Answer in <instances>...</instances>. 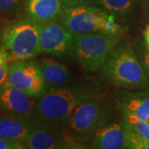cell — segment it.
Listing matches in <instances>:
<instances>
[{
    "instance_id": "obj_9",
    "label": "cell",
    "mask_w": 149,
    "mask_h": 149,
    "mask_svg": "<svg viewBox=\"0 0 149 149\" xmlns=\"http://www.w3.org/2000/svg\"><path fill=\"white\" fill-rule=\"evenodd\" d=\"M40 27L41 52L63 58L73 51L74 36L62 23L53 20L40 23Z\"/></svg>"
},
{
    "instance_id": "obj_23",
    "label": "cell",
    "mask_w": 149,
    "mask_h": 149,
    "mask_svg": "<svg viewBox=\"0 0 149 149\" xmlns=\"http://www.w3.org/2000/svg\"><path fill=\"white\" fill-rule=\"evenodd\" d=\"M9 84V65H0V88Z\"/></svg>"
},
{
    "instance_id": "obj_28",
    "label": "cell",
    "mask_w": 149,
    "mask_h": 149,
    "mask_svg": "<svg viewBox=\"0 0 149 149\" xmlns=\"http://www.w3.org/2000/svg\"><path fill=\"white\" fill-rule=\"evenodd\" d=\"M147 44H148V49H149V42H148Z\"/></svg>"
},
{
    "instance_id": "obj_1",
    "label": "cell",
    "mask_w": 149,
    "mask_h": 149,
    "mask_svg": "<svg viewBox=\"0 0 149 149\" xmlns=\"http://www.w3.org/2000/svg\"><path fill=\"white\" fill-rule=\"evenodd\" d=\"M94 95L90 90L83 87L52 88L37 97V114L46 122L66 125L76 108Z\"/></svg>"
},
{
    "instance_id": "obj_11",
    "label": "cell",
    "mask_w": 149,
    "mask_h": 149,
    "mask_svg": "<svg viewBox=\"0 0 149 149\" xmlns=\"http://www.w3.org/2000/svg\"><path fill=\"white\" fill-rule=\"evenodd\" d=\"M35 97L10 84L0 88V112L17 117L34 118L37 113Z\"/></svg>"
},
{
    "instance_id": "obj_7",
    "label": "cell",
    "mask_w": 149,
    "mask_h": 149,
    "mask_svg": "<svg viewBox=\"0 0 149 149\" xmlns=\"http://www.w3.org/2000/svg\"><path fill=\"white\" fill-rule=\"evenodd\" d=\"M9 84L35 98L48 91L47 82L38 63L27 60L14 61L11 63Z\"/></svg>"
},
{
    "instance_id": "obj_22",
    "label": "cell",
    "mask_w": 149,
    "mask_h": 149,
    "mask_svg": "<svg viewBox=\"0 0 149 149\" xmlns=\"http://www.w3.org/2000/svg\"><path fill=\"white\" fill-rule=\"evenodd\" d=\"M23 0H0V10L8 12L16 9Z\"/></svg>"
},
{
    "instance_id": "obj_27",
    "label": "cell",
    "mask_w": 149,
    "mask_h": 149,
    "mask_svg": "<svg viewBox=\"0 0 149 149\" xmlns=\"http://www.w3.org/2000/svg\"><path fill=\"white\" fill-rule=\"evenodd\" d=\"M144 121H145L146 123H148L149 124V116H148V118H147L146 120H144Z\"/></svg>"
},
{
    "instance_id": "obj_15",
    "label": "cell",
    "mask_w": 149,
    "mask_h": 149,
    "mask_svg": "<svg viewBox=\"0 0 149 149\" xmlns=\"http://www.w3.org/2000/svg\"><path fill=\"white\" fill-rule=\"evenodd\" d=\"M37 63L49 85L60 87L69 81L70 71L65 65L52 58L41 59Z\"/></svg>"
},
{
    "instance_id": "obj_6",
    "label": "cell",
    "mask_w": 149,
    "mask_h": 149,
    "mask_svg": "<svg viewBox=\"0 0 149 149\" xmlns=\"http://www.w3.org/2000/svg\"><path fill=\"white\" fill-rule=\"evenodd\" d=\"M109 13L101 8L82 5L65 8L61 13V23L74 36L101 32Z\"/></svg>"
},
{
    "instance_id": "obj_18",
    "label": "cell",
    "mask_w": 149,
    "mask_h": 149,
    "mask_svg": "<svg viewBox=\"0 0 149 149\" xmlns=\"http://www.w3.org/2000/svg\"><path fill=\"white\" fill-rule=\"evenodd\" d=\"M128 149H149V140L143 139L128 127Z\"/></svg>"
},
{
    "instance_id": "obj_20",
    "label": "cell",
    "mask_w": 149,
    "mask_h": 149,
    "mask_svg": "<svg viewBox=\"0 0 149 149\" xmlns=\"http://www.w3.org/2000/svg\"><path fill=\"white\" fill-rule=\"evenodd\" d=\"M27 148L23 142L19 140L6 139L0 136V149H23Z\"/></svg>"
},
{
    "instance_id": "obj_8",
    "label": "cell",
    "mask_w": 149,
    "mask_h": 149,
    "mask_svg": "<svg viewBox=\"0 0 149 149\" xmlns=\"http://www.w3.org/2000/svg\"><path fill=\"white\" fill-rule=\"evenodd\" d=\"M55 124L37 120L34 128L22 142L30 149L83 148L80 143L69 139Z\"/></svg>"
},
{
    "instance_id": "obj_10",
    "label": "cell",
    "mask_w": 149,
    "mask_h": 149,
    "mask_svg": "<svg viewBox=\"0 0 149 149\" xmlns=\"http://www.w3.org/2000/svg\"><path fill=\"white\" fill-rule=\"evenodd\" d=\"M85 140L91 148H128V127L124 120L108 122L95 130Z\"/></svg>"
},
{
    "instance_id": "obj_26",
    "label": "cell",
    "mask_w": 149,
    "mask_h": 149,
    "mask_svg": "<svg viewBox=\"0 0 149 149\" xmlns=\"http://www.w3.org/2000/svg\"><path fill=\"white\" fill-rule=\"evenodd\" d=\"M144 37H145V40L147 43L149 42V24L147 26L145 31H144Z\"/></svg>"
},
{
    "instance_id": "obj_16",
    "label": "cell",
    "mask_w": 149,
    "mask_h": 149,
    "mask_svg": "<svg viewBox=\"0 0 149 149\" xmlns=\"http://www.w3.org/2000/svg\"><path fill=\"white\" fill-rule=\"evenodd\" d=\"M94 3L115 17H127L134 7L133 0H95Z\"/></svg>"
},
{
    "instance_id": "obj_12",
    "label": "cell",
    "mask_w": 149,
    "mask_h": 149,
    "mask_svg": "<svg viewBox=\"0 0 149 149\" xmlns=\"http://www.w3.org/2000/svg\"><path fill=\"white\" fill-rule=\"evenodd\" d=\"M114 105L122 115H133L146 120L149 116V92L116 91L112 94Z\"/></svg>"
},
{
    "instance_id": "obj_14",
    "label": "cell",
    "mask_w": 149,
    "mask_h": 149,
    "mask_svg": "<svg viewBox=\"0 0 149 149\" xmlns=\"http://www.w3.org/2000/svg\"><path fill=\"white\" fill-rule=\"evenodd\" d=\"M60 0H27V13L39 23L56 20L61 15Z\"/></svg>"
},
{
    "instance_id": "obj_17",
    "label": "cell",
    "mask_w": 149,
    "mask_h": 149,
    "mask_svg": "<svg viewBox=\"0 0 149 149\" xmlns=\"http://www.w3.org/2000/svg\"><path fill=\"white\" fill-rule=\"evenodd\" d=\"M123 120L133 131L143 139L149 140V124L133 115H123Z\"/></svg>"
},
{
    "instance_id": "obj_13",
    "label": "cell",
    "mask_w": 149,
    "mask_h": 149,
    "mask_svg": "<svg viewBox=\"0 0 149 149\" xmlns=\"http://www.w3.org/2000/svg\"><path fill=\"white\" fill-rule=\"evenodd\" d=\"M37 122L34 118L1 114L0 136L22 142L31 133Z\"/></svg>"
},
{
    "instance_id": "obj_5",
    "label": "cell",
    "mask_w": 149,
    "mask_h": 149,
    "mask_svg": "<svg viewBox=\"0 0 149 149\" xmlns=\"http://www.w3.org/2000/svg\"><path fill=\"white\" fill-rule=\"evenodd\" d=\"M112 113L109 101L104 97L94 95L76 108L67 125L74 137L85 140L97 128L109 122Z\"/></svg>"
},
{
    "instance_id": "obj_2",
    "label": "cell",
    "mask_w": 149,
    "mask_h": 149,
    "mask_svg": "<svg viewBox=\"0 0 149 149\" xmlns=\"http://www.w3.org/2000/svg\"><path fill=\"white\" fill-rule=\"evenodd\" d=\"M103 74L112 84L129 89L148 85V77L133 48L127 43L118 44L108 56Z\"/></svg>"
},
{
    "instance_id": "obj_19",
    "label": "cell",
    "mask_w": 149,
    "mask_h": 149,
    "mask_svg": "<svg viewBox=\"0 0 149 149\" xmlns=\"http://www.w3.org/2000/svg\"><path fill=\"white\" fill-rule=\"evenodd\" d=\"M101 32L121 35V27L117 23V22L115 20V17L113 15L109 13V16L107 17L106 19L103 23Z\"/></svg>"
},
{
    "instance_id": "obj_25",
    "label": "cell",
    "mask_w": 149,
    "mask_h": 149,
    "mask_svg": "<svg viewBox=\"0 0 149 149\" xmlns=\"http://www.w3.org/2000/svg\"><path fill=\"white\" fill-rule=\"evenodd\" d=\"M144 64H145L146 69L148 70V72L149 74V49L148 52L145 54V56H144Z\"/></svg>"
},
{
    "instance_id": "obj_24",
    "label": "cell",
    "mask_w": 149,
    "mask_h": 149,
    "mask_svg": "<svg viewBox=\"0 0 149 149\" xmlns=\"http://www.w3.org/2000/svg\"><path fill=\"white\" fill-rule=\"evenodd\" d=\"M8 55L5 50V48L0 47V65H3L8 63Z\"/></svg>"
},
{
    "instance_id": "obj_4",
    "label": "cell",
    "mask_w": 149,
    "mask_h": 149,
    "mask_svg": "<svg viewBox=\"0 0 149 149\" xmlns=\"http://www.w3.org/2000/svg\"><path fill=\"white\" fill-rule=\"evenodd\" d=\"M40 23L32 18L19 20L7 27L3 42L8 61L29 60L41 53Z\"/></svg>"
},
{
    "instance_id": "obj_3",
    "label": "cell",
    "mask_w": 149,
    "mask_h": 149,
    "mask_svg": "<svg viewBox=\"0 0 149 149\" xmlns=\"http://www.w3.org/2000/svg\"><path fill=\"white\" fill-rule=\"evenodd\" d=\"M121 41V35L97 32L74 36L73 52L81 67L94 72L102 67Z\"/></svg>"
},
{
    "instance_id": "obj_21",
    "label": "cell",
    "mask_w": 149,
    "mask_h": 149,
    "mask_svg": "<svg viewBox=\"0 0 149 149\" xmlns=\"http://www.w3.org/2000/svg\"><path fill=\"white\" fill-rule=\"evenodd\" d=\"M95 0H60L63 9L77 7V6L87 5L93 3Z\"/></svg>"
}]
</instances>
